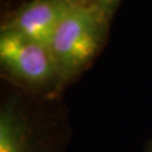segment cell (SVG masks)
Segmentation results:
<instances>
[{"instance_id":"cell-1","label":"cell","mask_w":152,"mask_h":152,"mask_svg":"<svg viewBox=\"0 0 152 152\" xmlns=\"http://www.w3.org/2000/svg\"><path fill=\"white\" fill-rule=\"evenodd\" d=\"M70 137L69 114L62 97L32 95L4 82L0 152H66Z\"/></svg>"},{"instance_id":"cell-2","label":"cell","mask_w":152,"mask_h":152,"mask_svg":"<svg viewBox=\"0 0 152 152\" xmlns=\"http://www.w3.org/2000/svg\"><path fill=\"white\" fill-rule=\"evenodd\" d=\"M112 22L113 19L94 2L65 10L48 43L62 94L102 54L108 41Z\"/></svg>"},{"instance_id":"cell-3","label":"cell","mask_w":152,"mask_h":152,"mask_svg":"<svg viewBox=\"0 0 152 152\" xmlns=\"http://www.w3.org/2000/svg\"><path fill=\"white\" fill-rule=\"evenodd\" d=\"M1 80L23 91L60 98V79L46 44L8 29H0Z\"/></svg>"},{"instance_id":"cell-4","label":"cell","mask_w":152,"mask_h":152,"mask_svg":"<svg viewBox=\"0 0 152 152\" xmlns=\"http://www.w3.org/2000/svg\"><path fill=\"white\" fill-rule=\"evenodd\" d=\"M69 7L53 0H26L1 14L0 29H8L48 45Z\"/></svg>"},{"instance_id":"cell-5","label":"cell","mask_w":152,"mask_h":152,"mask_svg":"<svg viewBox=\"0 0 152 152\" xmlns=\"http://www.w3.org/2000/svg\"><path fill=\"white\" fill-rule=\"evenodd\" d=\"M23 1L26 0H0V6H1V14H5L10 9L15 8L17 5L22 4ZM59 4L66 6V7H73V6L87 5V4H92L94 0H53Z\"/></svg>"},{"instance_id":"cell-6","label":"cell","mask_w":152,"mask_h":152,"mask_svg":"<svg viewBox=\"0 0 152 152\" xmlns=\"http://www.w3.org/2000/svg\"><path fill=\"white\" fill-rule=\"evenodd\" d=\"M121 2L122 0H94V4H96L100 9H103L110 19L114 18Z\"/></svg>"},{"instance_id":"cell-7","label":"cell","mask_w":152,"mask_h":152,"mask_svg":"<svg viewBox=\"0 0 152 152\" xmlns=\"http://www.w3.org/2000/svg\"><path fill=\"white\" fill-rule=\"evenodd\" d=\"M141 152H152V139H150L147 142V144L144 145V148H143V150Z\"/></svg>"}]
</instances>
